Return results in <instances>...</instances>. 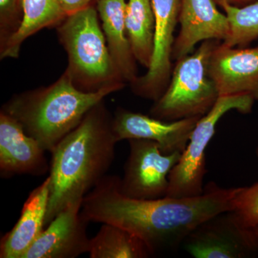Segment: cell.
Here are the masks:
<instances>
[{
	"mask_svg": "<svg viewBox=\"0 0 258 258\" xmlns=\"http://www.w3.org/2000/svg\"><path fill=\"white\" fill-rule=\"evenodd\" d=\"M239 188L211 184L198 196L138 200L116 191L108 200V224L132 232L153 254L177 248L200 224L235 208Z\"/></svg>",
	"mask_w": 258,
	"mask_h": 258,
	"instance_id": "obj_1",
	"label": "cell"
},
{
	"mask_svg": "<svg viewBox=\"0 0 258 258\" xmlns=\"http://www.w3.org/2000/svg\"><path fill=\"white\" fill-rule=\"evenodd\" d=\"M112 119L101 101L51 153L45 227L69 205L83 200L107 175L118 143Z\"/></svg>",
	"mask_w": 258,
	"mask_h": 258,
	"instance_id": "obj_2",
	"label": "cell"
},
{
	"mask_svg": "<svg viewBox=\"0 0 258 258\" xmlns=\"http://www.w3.org/2000/svg\"><path fill=\"white\" fill-rule=\"evenodd\" d=\"M115 84L94 92L76 87L69 71L49 87L15 97L3 107L25 132L36 139L46 152L56 146L82 121L86 114L110 93L121 89Z\"/></svg>",
	"mask_w": 258,
	"mask_h": 258,
	"instance_id": "obj_3",
	"label": "cell"
},
{
	"mask_svg": "<svg viewBox=\"0 0 258 258\" xmlns=\"http://www.w3.org/2000/svg\"><path fill=\"white\" fill-rule=\"evenodd\" d=\"M94 7L66 17L59 25L61 43L69 55V71L76 87L94 92L115 84L123 78L112 60Z\"/></svg>",
	"mask_w": 258,
	"mask_h": 258,
	"instance_id": "obj_4",
	"label": "cell"
},
{
	"mask_svg": "<svg viewBox=\"0 0 258 258\" xmlns=\"http://www.w3.org/2000/svg\"><path fill=\"white\" fill-rule=\"evenodd\" d=\"M220 42L204 41L195 52L176 60L167 88L151 109L152 116L174 121L203 117L210 111L220 96L209 74V62Z\"/></svg>",
	"mask_w": 258,
	"mask_h": 258,
	"instance_id": "obj_5",
	"label": "cell"
},
{
	"mask_svg": "<svg viewBox=\"0 0 258 258\" xmlns=\"http://www.w3.org/2000/svg\"><path fill=\"white\" fill-rule=\"evenodd\" d=\"M247 95L219 96L210 111L200 118L194 128L186 149L169 176L166 197L189 198L204 192L206 174V149L215 133L219 120L231 111L250 113L254 103Z\"/></svg>",
	"mask_w": 258,
	"mask_h": 258,
	"instance_id": "obj_6",
	"label": "cell"
},
{
	"mask_svg": "<svg viewBox=\"0 0 258 258\" xmlns=\"http://www.w3.org/2000/svg\"><path fill=\"white\" fill-rule=\"evenodd\" d=\"M129 154L120 178V191L138 200L164 198L169 176L182 153L164 154L157 142L147 139L128 140Z\"/></svg>",
	"mask_w": 258,
	"mask_h": 258,
	"instance_id": "obj_7",
	"label": "cell"
},
{
	"mask_svg": "<svg viewBox=\"0 0 258 258\" xmlns=\"http://www.w3.org/2000/svg\"><path fill=\"white\" fill-rule=\"evenodd\" d=\"M155 18L154 52L147 74L132 83L134 92L157 101L164 93L172 71L174 32L179 22L180 0H151Z\"/></svg>",
	"mask_w": 258,
	"mask_h": 258,
	"instance_id": "obj_8",
	"label": "cell"
},
{
	"mask_svg": "<svg viewBox=\"0 0 258 258\" xmlns=\"http://www.w3.org/2000/svg\"><path fill=\"white\" fill-rule=\"evenodd\" d=\"M201 117L166 121L119 108L112 119L117 141L147 139L157 142L164 154L184 152L195 125Z\"/></svg>",
	"mask_w": 258,
	"mask_h": 258,
	"instance_id": "obj_9",
	"label": "cell"
},
{
	"mask_svg": "<svg viewBox=\"0 0 258 258\" xmlns=\"http://www.w3.org/2000/svg\"><path fill=\"white\" fill-rule=\"evenodd\" d=\"M183 245L196 258H244L258 251L230 212L200 224L186 237Z\"/></svg>",
	"mask_w": 258,
	"mask_h": 258,
	"instance_id": "obj_10",
	"label": "cell"
},
{
	"mask_svg": "<svg viewBox=\"0 0 258 258\" xmlns=\"http://www.w3.org/2000/svg\"><path fill=\"white\" fill-rule=\"evenodd\" d=\"M83 200L71 204L45 227L23 258H75L88 253L89 222L81 215Z\"/></svg>",
	"mask_w": 258,
	"mask_h": 258,
	"instance_id": "obj_11",
	"label": "cell"
},
{
	"mask_svg": "<svg viewBox=\"0 0 258 258\" xmlns=\"http://www.w3.org/2000/svg\"><path fill=\"white\" fill-rule=\"evenodd\" d=\"M209 74L219 96L247 95L258 101V46L242 48L219 42L210 57Z\"/></svg>",
	"mask_w": 258,
	"mask_h": 258,
	"instance_id": "obj_12",
	"label": "cell"
},
{
	"mask_svg": "<svg viewBox=\"0 0 258 258\" xmlns=\"http://www.w3.org/2000/svg\"><path fill=\"white\" fill-rule=\"evenodd\" d=\"M46 151L8 113H0V174L41 176L50 171Z\"/></svg>",
	"mask_w": 258,
	"mask_h": 258,
	"instance_id": "obj_13",
	"label": "cell"
},
{
	"mask_svg": "<svg viewBox=\"0 0 258 258\" xmlns=\"http://www.w3.org/2000/svg\"><path fill=\"white\" fill-rule=\"evenodd\" d=\"M179 23L171 55L176 60L191 54L200 42H223L230 35L227 15L217 9L214 0H180Z\"/></svg>",
	"mask_w": 258,
	"mask_h": 258,
	"instance_id": "obj_14",
	"label": "cell"
},
{
	"mask_svg": "<svg viewBox=\"0 0 258 258\" xmlns=\"http://www.w3.org/2000/svg\"><path fill=\"white\" fill-rule=\"evenodd\" d=\"M49 195L50 179L47 176L30 192L16 225L1 239L0 257H23L45 229Z\"/></svg>",
	"mask_w": 258,
	"mask_h": 258,
	"instance_id": "obj_15",
	"label": "cell"
},
{
	"mask_svg": "<svg viewBox=\"0 0 258 258\" xmlns=\"http://www.w3.org/2000/svg\"><path fill=\"white\" fill-rule=\"evenodd\" d=\"M125 0H99L97 10L112 60L124 81L137 79V68L125 29Z\"/></svg>",
	"mask_w": 258,
	"mask_h": 258,
	"instance_id": "obj_16",
	"label": "cell"
},
{
	"mask_svg": "<svg viewBox=\"0 0 258 258\" xmlns=\"http://www.w3.org/2000/svg\"><path fill=\"white\" fill-rule=\"evenodd\" d=\"M23 20L2 46L1 57H17L23 42L42 28L60 25L67 15L56 0H22Z\"/></svg>",
	"mask_w": 258,
	"mask_h": 258,
	"instance_id": "obj_17",
	"label": "cell"
},
{
	"mask_svg": "<svg viewBox=\"0 0 258 258\" xmlns=\"http://www.w3.org/2000/svg\"><path fill=\"white\" fill-rule=\"evenodd\" d=\"M125 29L136 60L146 69L154 52L155 18L151 0H128L125 15Z\"/></svg>",
	"mask_w": 258,
	"mask_h": 258,
	"instance_id": "obj_18",
	"label": "cell"
},
{
	"mask_svg": "<svg viewBox=\"0 0 258 258\" xmlns=\"http://www.w3.org/2000/svg\"><path fill=\"white\" fill-rule=\"evenodd\" d=\"M91 258H147L154 255L142 239L118 226L103 224L91 238Z\"/></svg>",
	"mask_w": 258,
	"mask_h": 258,
	"instance_id": "obj_19",
	"label": "cell"
},
{
	"mask_svg": "<svg viewBox=\"0 0 258 258\" xmlns=\"http://www.w3.org/2000/svg\"><path fill=\"white\" fill-rule=\"evenodd\" d=\"M230 24V35L222 42L229 47H243L258 38V0L243 7L218 0Z\"/></svg>",
	"mask_w": 258,
	"mask_h": 258,
	"instance_id": "obj_20",
	"label": "cell"
},
{
	"mask_svg": "<svg viewBox=\"0 0 258 258\" xmlns=\"http://www.w3.org/2000/svg\"><path fill=\"white\" fill-rule=\"evenodd\" d=\"M236 223L258 249V182L240 187L230 211Z\"/></svg>",
	"mask_w": 258,
	"mask_h": 258,
	"instance_id": "obj_21",
	"label": "cell"
},
{
	"mask_svg": "<svg viewBox=\"0 0 258 258\" xmlns=\"http://www.w3.org/2000/svg\"><path fill=\"white\" fill-rule=\"evenodd\" d=\"M20 8L23 9L22 0H0V25L1 36L5 43L21 25Z\"/></svg>",
	"mask_w": 258,
	"mask_h": 258,
	"instance_id": "obj_22",
	"label": "cell"
},
{
	"mask_svg": "<svg viewBox=\"0 0 258 258\" xmlns=\"http://www.w3.org/2000/svg\"><path fill=\"white\" fill-rule=\"evenodd\" d=\"M93 1V0H56L67 16L91 6Z\"/></svg>",
	"mask_w": 258,
	"mask_h": 258,
	"instance_id": "obj_23",
	"label": "cell"
},
{
	"mask_svg": "<svg viewBox=\"0 0 258 258\" xmlns=\"http://www.w3.org/2000/svg\"><path fill=\"white\" fill-rule=\"evenodd\" d=\"M227 3H230L232 5H248L249 3H254V2L257 1V0H225Z\"/></svg>",
	"mask_w": 258,
	"mask_h": 258,
	"instance_id": "obj_24",
	"label": "cell"
},
{
	"mask_svg": "<svg viewBox=\"0 0 258 258\" xmlns=\"http://www.w3.org/2000/svg\"><path fill=\"white\" fill-rule=\"evenodd\" d=\"M256 153H257V155L258 157V147H257V151H256Z\"/></svg>",
	"mask_w": 258,
	"mask_h": 258,
	"instance_id": "obj_25",
	"label": "cell"
},
{
	"mask_svg": "<svg viewBox=\"0 0 258 258\" xmlns=\"http://www.w3.org/2000/svg\"><path fill=\"white\" fill-rule=\"evenodd\" d=\"M95 1L98 2L99 1V0H95Z\"/></svg>",
	"mask_w": 258,
	"mask_h": 258,
	"instance_id": "obj_26",
	"label": "cell"
}]
</instances>
